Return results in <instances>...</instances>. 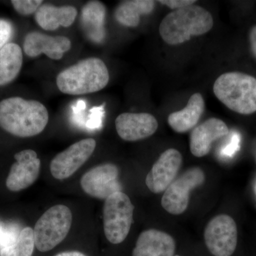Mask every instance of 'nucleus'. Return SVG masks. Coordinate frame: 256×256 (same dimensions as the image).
Masks as SVG:
<instances>
[{
  "label": "nucleus",
  "mask_w": 256,
  "mask_h": 256,
  "mask_svg": "<svg viewBox=\"0 0 256 256\" xmlns=\"http://www.w3.org/2000/svg\"><path fill=\"white\" fill-rule=\"evenodd\" d=\"M204 111V99L202 94L196 92L190 97L184 108L170 114L168 124L176 132H188L196 127Z\"/></svg>",
  "instance_id": "17"
},
{
  "label": "nucleus",
  "mask_w": 256,
  "mask_h": 256,
  "mask_svg": "<svg viewBox=\"0 0 256 256\" xmlns=\"http://www.w3.org/2000/svg\"><path fill=\"white\" fill-rule=\"evenodd\" d=\"M34 247V230L31 227H25L12 244L0 250V256H32Z\"/></svg>",
  "instance_id": "22"
},
{
  "label": "nucleus",
  "mask_w": 256,
  "mask_h": 256,
  "mask_svg": "<svg viewBox=\"0 0 256 256\" xmlns=\"http://www.w3.org/2000/svg\"><path fill=\"white\" fill-rule=\"evenodd\" d=\"M72 222L73 216L68 207L62 204L50 207L35 224V247L41 252L54 248L68 235Z\"/></svg>",
  "instance_id": "5"
},
{
  "label": "nucleus",
  "mask_w": 256,
  "mask_h": 256,
  "mask_svg": "<svg viewBox=\"0 0 256 256\" xmlns=\"http://www.w3.org/2000/svg\"><path fill=\"white\" fill-rule=\"evenodd\" d=\"M176 242L162 230L148 229L140 234L132 256H174Z\"/></svg>",
  "instance_id": "16"
},
{
  "label": "nucleus",
  "mask_w": 256,
  "mask_h": 256,
  "mask_svg": "<svg viewBox=\"0 0 256 256\" xmlns=\"http://www.w3.org/2000/svg\"><path fill=\"white\" fill-rule=\"evenodd\" d=\"M134 208L129 196L122 192H116L105 200L104 233L111 244H121L127 238L132 226Z\"/></svg>",
  "instance_id": "6"
},
{
  "label": "nucleus",
  "mask_w": 256,
  "mask_h": 256,
  "mask_svg": "<svg viewBox=\"0 0 256 256\" xmlns=\"http://www.w3.org/2000/svg\"><path fill=\"white\" fill-rule=\"evenodd\" d=\"M205 244L214 256H232L238 242V229L230 216H216L207 224L204 233Z\"/></svg>",
  "instance_id": "8"
},
{
  "label": "nucleus",
  "mask_w": 256,
  "mask_h": 256,
  "mask_svg": "<svg viewBox=\"0 0 256 256\" xmlns=\"http://www.w3.org/2000/svg\"><path fill=\"white\" fill-rule=\"evenodd\" d=\"M228 126L216 118L206 120L194 128L190 134V151L196 158H203L210 152L212 144L217 140L228 136Z\"/></svg>",
  "instance_id": "15"
},
{
  "label": "nucleus",
  "mask_w": 256,
  "mask_h": 256,
  "mask_svg": "<svg viewBox=\"0 0 256 256\" xmlns=\"http://www.w3.org/2000/svg\"><path fill=\"white\" fill-rule=\"evenodd\" d=\"M156 2L152 0H128L122 2L114 10L116 21L127 28H136L140 18L152 12Z\"/></svg>",
  "instance_id": "20"
},
{
  "label": "nucleus",
  "mask_w": 256,
  "mask_h": 256,
  "mask_svg": "<svg viewBox=\"0 0 256 256\" xmlns=\"http://www.w3.org/2000/svg\"><path fill=\"white\" fill-rule=\"evenodd\" d=\"M119 169L116 164L106 163L94 166L80 178V186L86 194L94 198L106 200L116 192H121Z\"/></svg>",
  "instance_id": "10"
},
{
  "label": "nucleus",
  "mask_w": 256,
  "mask_h": 256,
  "mask_svg": "<svg viewBox=\"0 0 256 256\" xmlns=\"http://www.w3.org/2000/svg\"><path fill=\"white\" fill-rule=\"evenodd\" d=\"M106 8L99 1L88 2L84 5L80 16L82 30L89 40L101 43L106 36Z\"/></svg>",
  "instance_id": "19"
},
{
  "label": "nucleus",
  "mask_w": 256,
  "mask_h": 256,
  "mask_svg": "<svg viewBox=\"0 0 256 256\" xmlns=\"http://www.w3.org/2000/svg\"><path fill=\"white\" fill-rule=\"evenodd\" d=\"M114 124L120 138L128 142L150 137L159 126L156 117L148 112H124L118 116Z\"/></svg>",
  "instance_id": "13"
},
{
  "label": "nucleus",
  "mask_w": 256,
  "mask_h": 256,
  "mask_svg": "<svg viewBox=\"0 0 256 256\" xmlns=\"http://www.w3.org/2000/svg\"><path fill=\"white\" fill-rule=\"evenodd\" d=\"M12 24L8 20L0 18V50L8 44L13 34Z\"/></svg>",
  "instance_id": "25"
},
{
  "label": "nucleus",
  "mask_w": 256,
  "mask_h": 256,
  "mask_svg": "<svg viewBox=\"0 0 256 256\" xmlns=\"http://www.w3.org/2000/svg\"><path fill=\"white\" fill-rule=\"evenodd\" d=\"M240 136L238 132H232L230 140L220 150L222 156L232 158L240 149Z\"/></svg>",
  "instance_id": "24"
},
{
  "label": "nucleus",
  "mask_w": 256,
  "mask_h": 256,
  "mask_svg": "<svg viewBox=\"0 0 256 256\" xmlns=\"http://www.w3.org/2000/svg\"><path fill=\"white\" fill-rule=\"evenodd\" d=\"M48 112L42 102L12 97L0 101V127L12 136L31 138L43 132Z\"/></svg>",
  "instance_id": "1"
},
{
  "label": "nucleus",
  "mask_w": 256,
  "mask_h": 256,
  "mask_svg": "<svg viewBox=\"0 0 256 256\" xmlns=\"http://www.w3.org/2000/svg\"><path fill=\"white\" fill-rule=\"evenodd\" d=\"M55 256H87L85 254H82V252H60Z\"/></svg>",
  "instance_id": "28"
},
{
  "label": "nucleus",
  "mask_w": 256,
  "mask_h": 256,
  "mask_svg": "<svg viewBox=\"0 0 256 256\" xmlns=\"http://www.w3.org/2000/svg\"><path fill=\"white\" fill-rule=\"evenodd\" d=\"M72 47V42L67 37L50 36L38 32H32L26 35L23 50L25 54L31 58L44 54L50 58L60 60Z\"/></svg>",
  "instance_id": "14"
},
{
  "label": "nucleus",
  "mask_w": 256,
  "mask_h": 256,
  "mask_svg": "<svg viewBox=\"0 0 256 256\" xmlns=\"http://www.w3.org/2000/svg\"><path fill=\"white\" fill-rule=\"evenodd\" d=\"M110 79L104 60L88 58L64 69L56 77L60 92L72 96L86 95L102 90Z\"/></svg>",
  "instance_id": "3"
},
{
  "label": "nucleus",
  "mask_w": 256,
  "mask_h": 256,
  "mask_svg": "<svg viewBox=\"0 0 256 256\" xmlns=\"http://www.w3.org/2000/svg\"><path fill=\"white\" fill-rule=\"evenodd\" d=\"M214 94L228 108L242 114L256 112V78L242 72H227L216 80Z\"/></svg>",
  "instance_id": "4"
},
{
  "label": "nucleus",
  "mask_w": 256,
  "mask_h": 256,
  "mask_svg": "<svg viewBox=\"0 0 256 256\" xmlns=\"http://www.w3.org/2000/svg\"><path fill=\"white\" fill-rule=\"evenodd\" d=\"M204 172L198 168H190L176 176L166 188L162 198L163 208L173 215H180L188 210L192 190L205 182Z\"/></svg>",
  "instance_id": "7"
},
{
  "label": "nucleus",
  "mask_w": 256,
  "mask_h": 256,
  "mask_svg": "<svg viewBox=\"0 0 256 256\" xmlns=\"http://www.w3.org/2000/svg\"><path fill=\"white\" fill-rule=\"evenodd\" d=\"M249 42L252 54L256 58V25L252 26L249 32Z\"/></svg>",
  "instance_id": "27"
},
{
  "label": "nucleus",
  "mask_w": 256,
  "mask_h": 256,
  "mask_svg": "<svg viewBox=\"0 0 256 256\" xmlns=\"http://www.w3.org/2000/svg\"><path fill=\"white\" fill-rule=\"evenodd\" d=\"M77 15L78 11L74 6L44 4L37 10L34 16L40 28L46 31H54L60 26H72Z\"/></svg>",
  "instance_id": "18"
},
{
  "label": "nucleus",
  "mask_w": 256,
  "mask_h": 256,
  "mask_svg": "<svg viewBox=\"0 0 256 256\" xmlns=\"http://www.w3.org/2000/svg\"><path fill=\"white\" fill-rule=\"evenodd\" d=\"M16 162L12 165L6 180V186L12 192H20L32 186L40 174L41 161L36 152L24 150L14 156Z\"/></svg>",
  "instance_id": "12"
},
{
  "label": "nucleus",
  "mask_w": 256,
  "mask_h": 256,
  "mask_svg": "<svg viewBox=\"0 0 256 256\" xmlns=\"http://www.w3.org/2000/svg\"><path fill=\"white\" fill-rule=\"evenodd\" d=\"M96 148V141L92 138L82 140L60 152L52 159L50 172L58 180L70 178L92 156Z\"/></svg>",
  "instance_id": "9"
},
{
  "label": "nucleus",
  "mask_w": 256,
  "mask_h": 256,
  "mask_svg": "<svg viewBox=\"0 0 256 256\" xmlns=\"http://www.w3.org/2000/svg\"><path fill=\"white\" fill-rule=\"evenodd\" d=\"M159 2L160 4L168 6L170 9L176 10L194 4L196 1H194V0H160Z\"/></svg>",
  "instance_id": "26"
},
{
  "label": "nucleus",
  "mask_w": 256,
  "mask_h": 256,
  "mask_svg": "<svg viewBox=\"0 0 256 256\" xmlns=\"http://www.w3.org/2000/svg\"><path fill=\"white\" fill-rule=\"evenodd\" d=\"M23 64L21 47L8 43L0 50V86L8 85L18 77Z\"/></svg>",
  "instance_id": "21"
},
{
  "label": "nucleus",
  "mask_w": 256,
  "mask_h": 256,
  "mask_svg": "<svg viewBox=\"0 0 256 256\" xmlns=\"http://www.w3.org/2000/svg\"><path fill=\"white\" fill-rule=\"evenodd\" d=\"M180 256L176 255V256Z\"/></svg>",
  "instance_id": "29"
},
{
  "label": "nucleus",
  "mask_w": 256,
  "mask_h": 256,
  "mask_svg": "<svg viewBox=\"0 0 256 256\" xmlns=\"http://www.w3.org/2000/svg\"><path fill=\"white\" fill-rule=\"evenodd\" d=\"M12 4L18 14L28 16L36 13L43 1L42 0H12Z\"/></svg>",
  "instance_id": "23"
},
{
  "label": "nucleus",
  "mask_w": 256,
  "mask_h": 256,
  "mask_svg": "<svg viewBox=\"0 0 256 256\" xmlns=\"http://www.w3.org/2000/svg\"><path fill=\"white\" fill-rule=\"evenodd\" d=\"M182 161V156L178 150L171 148L165 150L146 175L148 188L154 194L164 192L178 176Z\"/></svg>",
  "instance_id": "11"
},
{
  "label": "nucleus",
  "mask_w": 256,
  "mask_h": 256,
  "mask_svg": "<svg viewBox=\"0 0 256 256\" xmlns=\"http://www.w3.org/2000/svg\"><path fill=\"white\" fill-rule=\"evenodd\" d=\"M212 14L198 5L174 10L160 23L159 32L163 41L171 46L182 44L192 36H202L213 28Z\"/></svg>",
  "instance_id": "2"
}]
</instances>
